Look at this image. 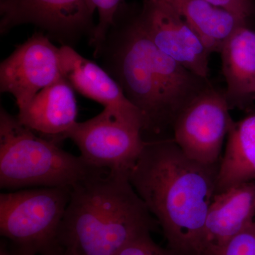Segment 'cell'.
Returning <instances> with one entry per match:
<instances>
[{"mask_svg": "<svg viewBox=\"0 0 255 255\" xmlns=\"http://www.w3.org/2000/svg\"><path fill=\"white\" fill-rule=\"evenodd\" d=\"M95 58L143 115L142 135L172 127L178 114L211 85L162 53L142 27L138 11L128 14L125 4Z\"/></svg>", "mask_w": 255, "mask_h": 255, "instance_id": "obj_1", "label": "cell"}, {"mask_svg": "<svg viewBox=\"0 0 255 255\" xmlns=\"http://www.w3.org/2000/svg\"><path fill=\"white\" fill-rule=\"evenodd\" d=\"M60 70L73 90L105 107H112L139 119L145 120L140 111L124 95L119 84L107 71L92 60L79 54L73 47L60 48Z\"/></svg>", "mask_w": 255, "mask_h": 255, "instance_id": "obj_12", "label": "cell"}, {"mask_svg": "<svg viewBox=\"0 0 255 255\" xmlns=\"http://www.w3.org/2000/svg\"><path fill=\"white\" fill-rule=\"evenodd\" d=\"M150 233L135 238L117 255H177L169 248L158 246L151 238Z\"/></svg>", "mask_w": 255, "mask_h": 255, "instance_id": "obj_19", "label": "cell"}, {"mask_svg": "<svg viewBox=\"0 0 255 255\" xmlns=\"http://www.w3.org/2000/svg\"><path fill=\"white\" fill-rule=\"evenodd\" d=\"M75 90L61 78L38 92L16 117L20 123L41 137L59 144L77 123Z\"/></svg>", "mask_w": 255, "mask_h": 255, "instance_id": "obj_11", "label": "cell"}, {"mask_svg": "<svg viewBox=\"0 0 255 255\" xmlns=\"http://www.w3.org/2000/svg\"><path fill=\"white\" fill-rule=\"evenodd\" d=\"M206 1L231 11L246 21L251 16L253 9L252 0H206Z\"/></svg>", "mask_w": 255, "mask_h": 255, "instance_id": "obj_20", "label": "cell"}, {"mask_svg": "<svg viewBox=\"0 0 255 255\" xmlns=\"http://www.w3.org/2000/svg\"><path fill=\"white\" fill-rule=\"evenodd\" d=\"M194 30L210 53H220L225 43L247 21L206 0H169Z\"/></svg>", "mask_w": 255, "mask_h": 255, "instance_id": "obj_15", "label": "cell"}, {"mask_svg": "<svg viewBox=\"0 0 255 255\" xmlns=\"http://www.w3.org/2000/svg\"><path fill=\"white\" fill-rule=\"evenodd\" d=\"M255 221V180L215 194L204 225L203 255L222 246Z\"/></svg>", "mask_w": 255, "mask_h": 255, "instance_id": "obj_13", "label": "cell"}, {"mask_svg": "<svg viewBox=\"0 0 255 255\" xmlns=\"http://www.w3.org/2000/svg\"><path fill=\"white\" fill-rule=\"evenodd\" d=\"M60 48L49 37L36 33L18 46L0 65V90L23 108L45 87L63 78Z\"/></svg>", "mask_w": 255, "mask_h": 255, "instance_id": "obj_9", "label": "cell"}, {"mask_svg": "<svg viewBox=\"0 0 255 255\" xmlns=\"http://www.w3.org/2000/svg\"><path fill=\"white\" fill-rule=\"evenodd\" d=\"M72 187H41L0 194V233L16 253L46 255L54 244Z\"/></svg>", "mask_w": 255, "mask_h": 255, "instance_id": "obj_5", "label": "cell"}, {"mask_svg": "<svg viewBox=\"0 0 255 255\" xmlns=\"http://www.w3.org/2000/svg\"><path fill=\"white\" fill-rule=\"evenodd\" d=\"M0 110V187H73L95 169Z\"/></svg>", "mask_w": 255, "mask_h": 255, "instance_id": "obj_4", "label": "cell"}, {"mask_svg": "<svg viewBox=\"0 0 255 255\" xmlns=\"http://www.w3.org/2000/svg\"><path fill=\"white\" fill-rule=\"evenodd\" d=\"M129 179L177 255H203L219 165L188 157L173 139L145 140Z\"/></svg>", "mask_w": 255, "mask_h": 255, "instance_id": "obj_2", "label": "cell"}, {"mask_svg": "<svg viewBox=\"0 0 255 255\" xmlns=\"http://www.w3.org/2000/svg\"><path fill=\"white\" fill-rule=\"evenodd\" d=\"M230 107H243L255 99V31L240 28L220 52Z\"/></svg>", "mask_w": 255, "mask_h": 255, "instance_id": "obj_14", "label": "cell"}, {"mask_svg": "<svg viewBox=\"0 0 255 255\" xmlns=\"http://www.w3.org/2000/svg\"><path fill=\"white\" fill-rule=\"evenodd\" d=\"M157 225L129 174L97 169L72 187L54 244L46 255H117Z\"/></svg>", "mask_w": 255, "mask_h": 255, "instance_id": "obj_3", "label": "cell"}, {"mask_svg": "<svg viewBox=\"0 0 255 255\" xmlns=\"http://www.w3.org/2000/svg\"><path fill=\"white\" fill-rule=\"evenodd\" d=\"M0 255H14V253H10L4 246H1V250H0Z\"/></svg>", "mask_w": 255, "mask_h": 255, "instance_id": "obj_21", "label": "cell"}, {"mask_svg": "<svg viewBox=\"0 0 255 255\" xmlns=\"http://www.w3.org/2000/svg\"><path fill=\"white\" fill-rule=\"evenodd\" d=\"M138 17L147 36L162 53L208 79L211 53L169 0H144Z\"/></svg>", "mask_w": 255, "mask_h": 255, "instance_id": "obj_10", "label": "cell"}, {"mask_svg": "<svg viewBox=\"0 0 255 255\" xmlns=\"http://www.w3.org/2000/svg\"><path fill=\"white\" fill-rule=\"evenodd\" d=\"M255 180V114L234 122L220 161L216 194Z\"/></svg>", "mask_w": 255, "mask_h": 255, "instance_id": "obj_16", "label": "cell"}, {"mask_svg": "<svg viewBox=\"0 0 255 255\" xmlns=\"http://www.w3.org/2000/svg\"><path fill=\"white\" fill-rule=\"evenodd\" d=\"M224 92L211 85L191 101L172 124L174 141L191 159L219 165L233 122Z\"/></svg>", "mask_w": 255, "mask_h": 255, "instance_id": "obj_7", "label": "cell"}, {"mask_svg": "<svg viewBox=\"0 0 255 255\" xmlns=\"http://www.w3.org/2000/svg\"><path fill=\"white\" fill-rule=\"evenodd\" d=\"M14 255H21V254H18V253H14Z\"/></svg>", "mask_w": 255, "mask_h": 255, "instance_id": "obj_22", "label": "cell"}, {"mask_svg": "<svg viewBox=\"0 0 255 255\" xmlns=\"http://www.w3.org/2000/svg\"><path fill=\"white\" fill-rule=\"evenodd\" d=\"M94 13L88 0H0V33L33 24L63 46L73 47L82 37L92 36Z\"/></svg>", "mask_w": 255, "mask_h": 255, "instance_id": "obj_8", "label": "cell"}, {"mask_svg": "<svg viewBox=\"0 0 255 255\" xmlns=\"http://www.w3.org/2000/svg\"><path fill=\"white\" fill-rule=\"evenodd\" d=\"M206 255H255V221L227 243Z\"/></svg>", "mask_w": 255, "mask_h": 255, "instance_id": "obj_18", "label": "cell"}, {"mask_svg": "<svg viewBox=\"0 0 255 255\" xmlns=\"http://www.w3.org/2000/svg\"><path fill=\"white\" fill-rule=\"evenodd\" d=\"M94 11H98V22L90 38V45L94 49V56L100 51L107 33L119 10L124 4V0H88Z\"/></svg>", "mask_w": 255, "mask_h": 255, "instance_id": "obj_17", "label": "cell"}, {"mask_svg": "<svg viewBox=\"0 0 255 255\" xmlns=\"http://www.w3.org/2000/svg\"><path fill=\"white\" fill-rule=\"evenodd\" d=\"M143 128L142 121L105 107L93 118L77 122L66 139L75 142L91 167L129 174L145 145Z\"/></svg>", "mask_w": 255, "mask_h": 255, "instance_id": "obj_6", "label": "cell"}]
</instances>
